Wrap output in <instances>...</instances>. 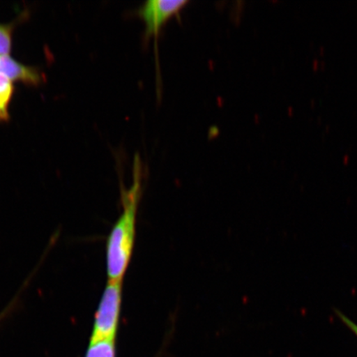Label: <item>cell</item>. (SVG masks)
<instances>
[{"label":"cell","mask_w":357,"mask_h":357,"mask_svg":"<svg viewBox=\"0 0 357 357\" xmlns=\"http://www.w3.org/2000/svg\"><path fill=\"white\" fill-rule=\"evenodd\" d=\"M134 166L133 184L130 189L123 192V211L107 239L108 282H123L132 256L138 204L142 193V165L137 156Z\"/></svg>","instance_id":"obj_1"},{"label":"cell","mask_w":357,"mask_h":357,"mask_svg":"<svg viewBox=\"0 0 357 357\" xmlns=\"http://www.w3.org/2000/svg\"><path fill=\"white\" fill-rule=\"evenodd\" d=\"M123 282H108L93 320L91 342L114 340L121 314Z\"/></svg>","instance_id":"obj_2"},{"label":"cell","mask_w":357,"mask_h":357,"mask_svg":"<svg viewBox=\"0 0 357 357\" xmlns=\"http://www.w3.org/2000/svg\"><path fill=\"white\" fill-rule=\"evenodd\" d=\"M187 0H149L137 8L136 13L144 20L145 39L158 35L166 22L178 12Z\"/></svg>","instance_id":"obj_3"},{"label":"cell","mask_w":357,"mask_h":357,"mask_svg":"<svg viewBox=\"0 0 357 357\" xmlns=\"http://www.w3.org/2000/svg\"><path fill=\"white\" fill-rule=\"evenodd\" d=\"M0 73L12 82L24 83L31 86H38L46 79L39 69L22 64L8 55L0 56Z\"/></svg>","instance_id":"obj_4"},{"label":"cell","mask_w":357,"mask_h":357,"mask_svg":"<svg viewBox=\"0 0 357 357\" xmlns=\"http://www.w3.org/2000/svg\"><path fill=\"white\" fill-rule=\"evenodd\" d=\"M15 92L13 82L0 73V122L10 120V105Z\"/></svg>","instance_id":"obj_5"},{"label":"cell","mask_w":357,"mask_h":357,"mask_svg":"<svg viewBox=\"0 0 357 357\" xmlns=\"http://www.w3.org/2000/svg\"><path fill=\"white\" fill-rule=\"evenodd\" d=\"M114 340H102L89 343L86 357H114Z\"/></svg>","instance_id":"obj_6"},{"label":"cell","mask_w":357,"mask_h":357,"mask_svg":"<svg viewBox=\"0 0 357 357\" xmlns=\"http://www.w3.org/2000/svg\"><path fill=\"white\" fill-rule=\"evenodd\" d=\"M13 26V24H0V56H7L11 52Z\"/></svg>","instance_id":"obj_7"},{"label":"cell","mask_w":357,"mask_h":357,"mask_svg":"<svg viewBox=\"0 0 357 357\" xmlns=\"http://www.w3.org/2000/svg\"><path fill=\"white\" fill-rule=\"evenodd\" d=\"M20 293L17 294L15 298H13L12 301L4 307V309L0 312V324H1L4 320H6L8 316H10L13 311L16 310L17 305H19L20 300Z\"/></svg>","instance_id":"obj_8"}]
</instances>
